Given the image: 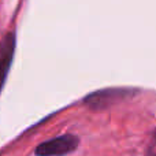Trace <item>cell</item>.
I'll use <instances>...</instances> for the list:
<instances>
[{"label":"cell","mask_w":156,"mask_h":156,"mask_svg":"<svg viewBox=\"0 0 156 156\" xmlns=\"http://www.w3.org/2000/svg\"><path fill=\"white\" fill-rule=\"evenodd\" d=\"M80 140L74 134H63L38 144L34 154L37 156H65L78 148Z\"/></svg>","instance_id":"cell-1"},{"label":"cell","mask_w":156,"mask_h":156,"mask_svg":"<svg viewBox=\"0 0 156 156\" xmlns=\"http://www.w3.org/2000/svg\"><path fill=\"white\" fill-rule=\"evenodd\" d=\"M15 51V34L8 33L0 43V90L5 82Z\"/></svg>","instance_id":"cell-2"},{"label":"cell","mask_w":156,"mask_h":156,"mask_svg":"<svg viewBox=\"0 0 156 156\" xmlns=\"http://www.w3.org/2000/svg\"><path fill=\"white\" fill-rule=\"evenodd\" d=\"M130 93L132 90H125V89H107V90L96 92V93L88 96L85 99V103L92 108H104L123 99L126 94Z\"/></svg>","instance_id":"cell-3"},{"label":"cell","mask_w":156,"mask_h":156,"mask_svg":"<svg viewBox=\"0 0 156 156\" xmlns=\"http://www.w3.org/2000/svg\"><path fill=\"white\" fill-rule=\"evenodd\" d=\"M154 137H155V140H156V130L154 132Z\"/></svg>","instance_id":"cell-4"},{"label":"cell","mask_w":156,"mask_h":156,"mask_svg":"<svg viewBox=\"0 0 156 156\" xmlns=\"http://www.w3.org/2000/svg\"><path fill=\"white\" fill-rule=\"evenodd\" d=\"M155 156H156V155H155Z\"/></svg>","instance_id":"cell-5"}]
</instances>
